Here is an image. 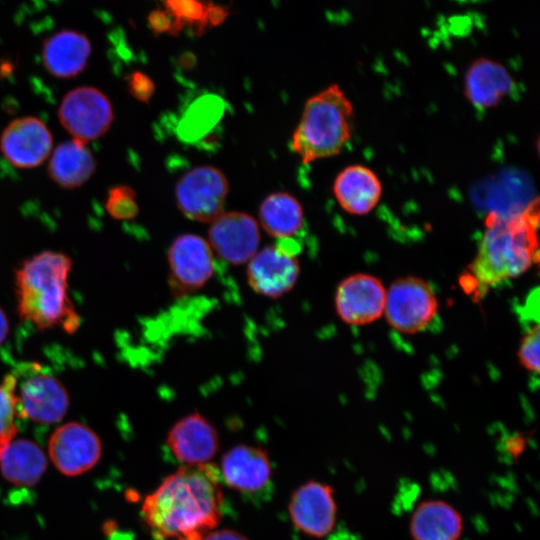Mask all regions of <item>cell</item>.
I'll list each match as a JSON object with an SVG mask.
<instances>
[{"mask_svg":"<svg viewBox=\"0 0 540 540\" xmlns=\"http://www.w3.org/2000/svg\"><path fill=\"white\" fill-rule=\"evenodd\" d=\"M223 505L219 469L183 465L147 495L141 514L159 540H202L218 526Z\"/></svg>","mask_w":540,"mask_h":540,"instance_id":"obj_1","label":"cell"},{"mask_svg":"<svg viewBox=\"0 0 540 540\" xmlns=\"http://www.w3.org/2000/svg\"><path fill=\"white\" fill-rule=\"evenodd\" d=\"M538 218L537 201L518 212H491L476 256L461 277L465 290L482 297L527 272L538 261Z\"/></svg>","mask_w":540,"mask_h":540,"instance_id":"obj_2","label":"cell"},{"mask_svg":"<svg viewBox=\"0 0 540 540\" xmlns=\"http://www.w3.org/2000/svg\"><path fill=\"white\" fill-rule=\"evenodd\" d=\"M69 256L44 251L23 261L15 271L17 309L22 319L40 329L75 332L80 317L68 294Z\"/></svg>","mask_w":540,"mask_h":540,"instance_id":"obj_3","label":"cell"},{"mask_svg":"<svg viewBox=\"0 0 540 540\" xmlns=\"http://www.w3.org/2000/svg\"><path fill=\"white\" fill-rule=\"evenodd\" d=\"M352 121L351 101L331 84L306 101L292 135V150L304 163L335 156L351 138Z\"/></svg>","mask_w":540,"mask_h":540,"instance_id":"obj_4","label":"cell"},{"mask_svg":"<svg viewBox=\"0 0 540 540\" xmlns=\"http://www.w3.org/2000/svg\"><path fill=\"white\" fill-rule=\"evenodd\" d=\"M10 397L16 416L37 423L61 420L69 406L63 384L35 363L20 365L1 385Z\"/></svg>","mask_w":540,"mask_h":540,"instance_id":"obj_5","label":"cell"},{"mask_svg":"<svg viewBox=\"0 0 540 540\" xmlns=\"http://www.w3.org/2000/svg\"><path fill=\"white\" fill-rule=\"evenodd\" d=\"M439 310L432 286L416 276L400 277L386 289L383 316L389 326L402 334L424 331Z\"/></svg>","mask_w":540,"mask_h":540,"instance_id":"obj_6","label":"cell"},{"mask_svg":"<svg viewBox=\"0 0 540 540\" xmlns=\"http://www.w3.org/2000/svg\"><path fill=\"white\" fill-rule=\"evenodd\" d=\"M229 191L226 176L213 166H199L184 174L175 188L178 208L189 219L211 223L223 213Z\"/></svg>","mask_w":540,"mask_h":540,"instance_id":"obj_7","label":"cell"},{"mask_svg":"<svg viewBox=\"0 0 540 540\" xmlns=\"http://www.w3.org/2000/svg\"><path fill=\"white\" fill-rule=\"evenodd\" d=\"M58 117L69 134L83 144L103 136L114 113L109 98L99 89L84 86L69 91L58 109Z\"/></svg>","mask_w":540,"mask_h":540,"instance_id":"obj_8","label":"cell"},{"mask_svg":"<svg viewBox=\"0 0 540 540\" xmlns=\"http://www.w3.org/2000/svg\"><path fill=\"white\" fill-rule=\"evenodd\" d=\"M169 283L172 292L185 295L203 288L215 271L213 250L207 240L184 234L168 250Z\"/></svg>","mask_w":540,"mask_h":540,"instance_id":"obj_9","label":"cell"},{"mask_svg":"<svg viewBox=\"0 0 540 540\" xmlns=\"http://www.w3.org/2000/svg\"><path fill=\"white\" fill-rule=\"evenodd\" d=\"M386 288L376 276L356 273L337 286L334 306L342 322L352 326L370 324L383 316Z\"/></svg>","mask_w":540,"mask_h":540,"instance_id":"obj_10","label":"cell"},{"mask_svg":"<svg viewBox=\"0 0 540 540\" xmlns=\"http://www.w3.org/2000/svg\"><path fill=\"white\" fill-rule=\"evenodd\" d=\"M288 510L299 531L313 538L326 537L333 531L337 520L334 488L310 480L292 493Z\"/></svg>","mask_w":540,"mask_h":540,"instance_id":"obj_11","label":"cell"},{"mask_svg":"<svg viewBox=\"0 0 540 540\" xmlns=\"http://www.w3.org/2000/svg\"><path fill=\"white\" fill-rule=\"evenodd\" d=\"M48 450L52 462L62 474L76 476L98 462L102 446L98 435L89 427L69 422L52 433Z\"/></svg>","mask_w":540,"mask_h":540,"instance_id":"obj_12","label":"cell"},{"mask_svg":"<svg viewBox=\"0 0 540 540\" xmlns=\"http://www.w3.org/2000/svg\"><path fill=\"white\" fill-rule=\"evenodd\" d=\"M208 236L212 250L232 265L247 263L258 251L260 243L256 220L238 211L221 213L211 222Z\"/></svg>","mask_w":540,"mask_h":540,"instance_id":"obj_13","label":"cell"},{"mask_svg":"<svg viewBox=\"0 0 540 540\" xmlns=\"http://www.w3.org/2000/svg\"><path fill=\"white\" fill-rule=\"evenodd\" d=\"M247 263L248 285L255 293L270 299H278L290 292L300 274L297 257L276 246L262 248Z\"/></svg>","mask_w":540,"mask_h":540,"instance_id":"obj_14","label":"cell"},{"mask_svg":"<svg viewBox=\"0 0 540 540\" xmlns=\"http://www.w3.org/2000/svg\"><path fill=\"white\" fill-rule=\"evenodd\" d=\"M53 137L39 118L25 116L12 120L0 137L4 157L18 168H34L50 155Z\"/></svg>","mask_w":540,"mask_h":540,"instance_id":"obj_15","label":"cell"},{"mask_svg":"<svg viewBox=\"0 0 540 540\" xmlns=\"http://www.w3.org/2000/svg\"><path fill=\"white\" fill-rule=\"evenodd\" d=\"M166 445L184 465L209 463L219 449L215 426L195 411L176 421L166 436Z\"/></svg>","mask_w":540,"mask_h":540,"instance_id":"obj_16","label":"cell"},{"mask_svg":"<svg viewBox=\"0 0 540 540\" xmlns=\"http://www.w3.org/2000/svg\"><path fill=\"white\" fill-rule=\"evenodd\" d=\"M219 472L229 487L239 492L252 493L268 484L272 468L266 450L240 444L223 455Z\"/></svg>","mask_w":540,"mask_h":540,"instance_id":"obj_17","label":"cell"},{"mask_svg":"<svg viewBox=\"0 0 540 540\" xmlns=\"http://www.w3.org/2000/svg\"><path fill=\"white\" fill-rule=\"evenodd\" d=\"M333 193L345 212L363 216L378 205L382 197V183L372 169L353 164L338 173Z\"/></svg>","mask_w":540,"mask_h":540,"instance_id":"obj_18","label":"cell"},{"mask_svg":"<svg viewBox=\"0 0 540 540\" xmlns=\"http://www.w3.org/2000/svg\"><path fill=\"white\" fill-rule=\"evenodd\" d=\"M515 81L501 63L482 57L474 60L464 77V94L477 108L489 109L514 88Z\"/></svg>","mask_w":540,"mask_h":540,"instance_id":"obj_19","label":"cell"},{"mask_svg":"<svg viewBox=\"0 0 540 540\" xmlns=\"http://www.w3.org/2000/svg\"><path fill=\"white\" fill-rule=\"evenodd\" d=\"M463 530L461 513L440 499L422 501L413 510L409 521L412 540H460Z\"/></svg>","mask_w":540,"mask_h":540,"instance_id":"obj_20","label":"cell"},{"mask_svg":"<svg viewBox=\"0 0 540 540\" xmlns=\"http://www.w3.org/2000/svg\"><path fill=\"white\" fill-rule=\"evenodd\" d=\"M90 54L91 43L86 35L74 30H62L45 40L42 61L52 76L72 78L84 70Z\"/></svg>","mask_w":540,"mask_h":540,"instance_id":"obj_21","label":"cell"},{"mask_svg":"<svg viewBox=\"0 0 540 540\" xmlns=\"http://www.w3.org/2000/svg\"><path fill=\"white\" fill-rule=\"evenodd\" d=\"M97 161L92 152L77 140L60 144L48 164V175L58 186L75 189L82 186L94 174Z\"/></svg>","mask_w":540,"mask_h":540,"instance_id":"obj_22","label":"cell"},{"mask_svg":"<svg viewBox=\"0 0 540 540\" xmlns=\"http://www.w3.org/2000/svg\"><path fill=\"white\" fill-rule=\"evenodd\" d=\"M46 467L47 460L41 448L25 439L11 442L0 456L3 477L16 486L36 485Z\"/></svg>","mask_w":540,"mask_h":540,"instance_id":"obj_23","label":"cell"},{"mask_svg":"<svg viewBox=\"0 0 540 540\" xmlns=\"http://www.w3.org/2000/svg\"><path fill=\"white\" fill-rule=\"evenodd\" d=\"M260 222L264 230L278 239L291 238L303 225V208L292 195L277 192L267 196L260 206Z\"/></svg>","mask_w":540,"mask_h":540,"instance_id":"obj_24","label":"cell"},{"mask_svg":"<svg viewBox=\"0 0 540 540\" xmlns=\"http://www.w3.org/2000/svg\"><path fill=\"white\" fill-rule=\"evenodd\" d=\"M220 101L213 97L200 99L187 112L180 131L188 139L201 136L219 118Z\"/></svg>","mask_w":540,"mask_h":540,"instance_id":"obj_25","label":"cell"},{"mask_svg":"<svg viewBox=\"0 0 540 540\" xmlns=\"http://www.w3.org/2000/svg\"><path fill=\"white\" fill-rule=\"evenodd\" d=\"M136 192L127 185H117L109 189L105 207L116 220H132L139 212Z\"/></svg>","mask_w":540,"mask_h":540,"instance_id":"obj_26","label":"cell"},{"mask_svg":"<svg viewBox=\"0 0 540 540\" xmlns=\"http://www.w3.org/2000/svg\"><path fill=\"white\" fill-rule=\"evenodd\" d=\"M539 348H540V330L539 325L530 327L520 341L517 357L519 363L528 372L539 373Z\"/></svg>","mask_w":540,"mask_h":540,"instance_id":"obj_27","label":"cell"},{"mask_svg":"<svg viewBox=\"0 0 540 540\" xmlns=\"http://www.w3.org/2000/svg\"><path fill=\"white\" fill-rule=\"evenodd\" d=\"M16 413L12 401L0 386V456L17 434Z\"/></svg>","mask_w":540,"mask_h":540,"instance_id":"obj_28","label":"cell"},{"mask_svg":"<svg viewBox=\"0 0 540 540\" xmlns=\"http://www.w3.org/2000/svg\"><path fill=\"white\" fill-rule=\"evenodd\" d=\"M128 91L136 100L147 103L154 94L155 85L149 76L135 71L128 78Z\"/></svg>","mask_w":540,"mask_h":540,"instance_id":"obj_29","label":"cell"},{"mask_svg":"<svg viewBox=\"0 0 540 540\" xmlns=\"http://www.w3.org/2000/svg\"><path fill=\"white\" fill-rule=\"evenodd\" d=\"M202 540H249V539L237 531L230 530V529H222V530H213L212 532L207 534Z\"/></svg>","mask_w":540,"mask_h":540,"instance_id":"obj_30","label":"cell"},{"mask_svg":"<svg viewBox=\"0 0 540 540\" xmlns=\"http://www.w3.org/2000/svg\"><path fill=\"white\" fill-rule=\"evenodd\" d=\"M525 443V439L521 436L511 438L506 445L509 455L517 459L524 451Z\"/></svg>","mask_w":540,"mask_h":540,"instance_id":"obj_31","label":"cell"},{"mask_svg":"<svg viewBox=\"0 0 540 540\" xmlns=\"http://www.w3.org/2000/svg\"><path fill=\"white\" fill-rule=\"evenodd\" d=\"M9 332V322L6 314L0 308V345L4 342Z\"/></svg>","mask_w":540,"mask_h":540,"instance_id":"obj_32","label":"cell"}]
</instances>
